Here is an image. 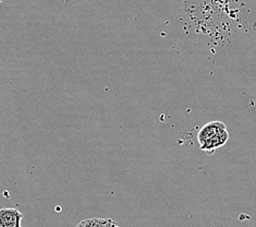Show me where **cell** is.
Instances as JSON below:
<instances>
[{
  "label": "cell",
  "instance_id": "6da1fadb",
  "mask_svg": "<svg viewBox=\"0 0 256 227\" xmlns=\"http://www.w3.org/2000/svg\"><path fill=\"white\" fill-rule=\"evenodd\" d=\"M23 214L16 208H2L0 210V227H22Z\"/></svg>",
  "mask_w": 256,
  "mask_h": 227
},
{
  "label": "cell",
  "instance_id": "3957f363",
  "mask_svg": "<svg viewBox=\"0 0 256 227\" xmlns=\"http://www.w3.org/2000/svg\"><path fill=\"white\" fill-rule=\"evenodd\" d=\"M226 128L227 127H226V125L222 121L207 122V124L203 128H200V130L198 131V140L200 145L204 143L206 140H208L210 138L214 137L215 134H217L219 131L224 130V129H226Z\"/></svg>",
  "mask_w": 256,
  "mask_h": 227
},
{
  "label": "cell",
  "instance_id": "7a4b0ae2",
  "mask_svg": "<svg viewBox=\"0 0 256 227\" xmlns=\"http://www.w3.org/2000/svg\"><path fill=\"white\" fill-rule=\"evenodd\" d=\"M230 134L227 130V128H226L224 130L219 131L217 134H215L214 137L210 138L208 140H206L204 143L200 144V150L208 153V154H212V153H214L216 151V149L220 148V146L227 143Z\"/></svg>",
  "mask_w": 256,
  "mask_h": 227
},
{
  "label": "cell",
  "instance_id": "8992f818",
  "mask_svg": "<svg viewBox=\"0 0 256 227\" xmlns=\"http://www.w3.org/2000/svg\"><path fill=\"white\" fill-rule=\"evenodd\" d=\"M117 227H119V226H117Z\"/></svg>",
  "mask_w": 256,
  "mask_h": 227
},
{
  "label": "cell",
  "instance_id": "5b68a950",
  "mask_svg": "<svg viewBox=\"0 0 256 227\" xmlns=\"http://www.w3.org/2000/svg\"><path fill=\"white\" fill-rule=\"evenodd\" d=\"M2 2H4V0H0V4H2Z\"/></svg>",
  "mask_w": 256,
  "mask_h": 227
},
{
  "label": "cell",
  "instance_id": "277c9868",
  "mask_svg": "<svg viewBox=\"0 0 256 227\" xmlns=\"http://www.w3.org/2000/svg\"><path fill=\"white\" fill-rule=\"evenodd\" d=\"M117 223L110 218H88L82 220L76 227H117Z\"/></svg>",
  "mask_w": 256,
  "mask_h": 227
}]
</instances>
